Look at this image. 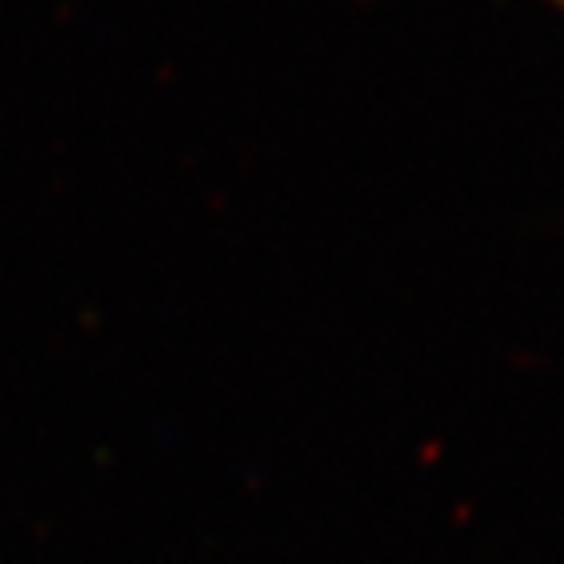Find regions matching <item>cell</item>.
Here are the masks:
<instances>
[{"label":"cell","mask_w":564,"mask_h":564,"mask_svg":"<svg viewBox=\"0 0 564 564\" xmlns=\"http://www.w3.org/2000/svg\"><path fill=\"white\" fill-rule=\"evenodd\" d=\"M541 4H549V9H556V12H564V0H541Z\"/></svg>","instance_id":"obj_1"}]
</instances>
